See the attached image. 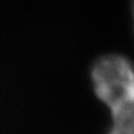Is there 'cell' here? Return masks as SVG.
Masks as SVG:
<instances>
[{
    "label": "cell",
    "instance_id": "1",
    "mask_svg": "<svg viewBox=\"0 0 134 134\" xmlns=\"http://www.w3.org/2000/svg\"><path fill=\"white\" fill-rule=\"evenodd\" d=\"M97 98L109 109L106 134H134V64L124 55L107 54L91 69Z\"/></svg>",
    "mask_w": 134,
    "mask_h": 134
},
{
    "label": "cell",
    "instance_id": "2",
    "mask_svg": "<svg viewBox=\"0 0 134 134\" xmlns=\"http://www.w3.org/2000/svg\"><path fill=\"white\" fill-rule=\"evenodd\" d=\"M133 27H134V0H133Z\"/></svg>",
    "mask_w": 134,
    "mask_h": 134
}]
</instances>
